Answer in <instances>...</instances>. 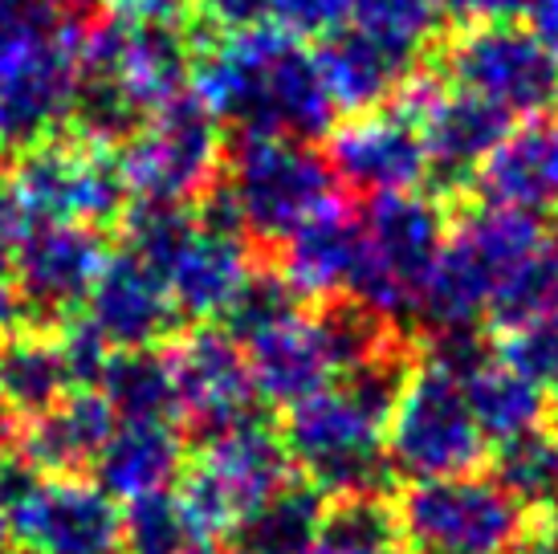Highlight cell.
Returning a JSON list of instances; mask_svg holds the SVG:
<instances>
[{"label":"cell","instance_id":"cell-1","mask_svg":"<svg viewBox=\"0 0 558 554\" xmlns=\"http://www.w3.org/2000/svg\"><path fill=\"white\" fill-rule=\"evenodd\" d=\"M412 359L416 354L400 339L339 375L335 384H326L323 392L286 408V453L326 502L391 493L396 469L388 461L384 432Z\"/></svg>","mask_w":558,"mask_h":554},{"label":"cell","instance_id":"cell-2","mask_svg":"<svg viewBox=\"0 0 558 554\" xmlns=\"http://www.w3.org/2000/svg\"><path fill=\"white\" fill-rule=\"evenodd\" d=\"M192 86L204 107L241 135L311 138L323 135L335 115L314 53L281 29L220 33L196 46Z\"/></svg>","mask_w":558,"mask_h":554},{"label":"cell","instance_id":"cell-3","mask_svg":"<svg viewBox=\"0 0 558 554\" xmlns=\"http://www.w3.org/2000/svg\"><path fill=\"white\" fill-rule=\"evenodd\" d=\"M196 62L187 21H143L110 13L102 25L82 33V86L74 123L82 138L102 147L123 143L135 127L184 94Z\"/></svg>","mask_w":558,"mask_h":554},{"label":"cell","instance_id":"cell-4","mask_svg":"<svg viewBox=\"0 0 558 554\" xmlns=\"http://www.w3.org/2000/svg\"><path fill=\"white\" fill-rule=\"evenodd\" d=\"M546 257L538 216L481 204L449 229L433 274L416 302V318L428 335L477 330L501 286Z\"/></svg>","mask_w":558,"mask_h":554},{"label":"cell","instance_id":"cell-5","mask_svg":"<svg viewBox=\"0 0 558 554\" xmlns=\"http://www.w3.org/2000/svg\"><path fill=\"white\" fill-rule=\"evenodd\" d=\"M335 201V176L306 138L241 135L233 155H225L204 213L236 229L241 237L274 241Z\"/></svg>","mask_w":558,"mask_h":554},{"label":"cell","instance_id":"cell-6","mask_svg":"<svg viewBox=\"0 0 558 554\" xmlns=\"http://www.w3.org/2000/svg\"><path fill=\"white\" fill-rule=\"evenodd\" d=\"M445 237H449L445 196L428 192L372 196L367 213L359 216V265L347 298L388 323L416 314L420 290L433 274Z\"/></svg>","mask_w":558,"mask_h":554},{"label":"cell","instance_id":"cell-7","mask_svg":"<svg viewBox=\"0 0 558 554\" xmlns=\"http://www.w3.org/2000/svg\"><path fill=\"white\" fill-rule=\"evenodd\" d=\"M82 29L74 13L0 33V147L25 152L74 123Z\"/></svg>","mask_w":558,"mask_h":554},{"label":"cell","instance_id":"cell-8","mask_svg":"<svg viewBox=\"0 0 558 554\" xmlns=\"http://www.w3.org/2000/svg\"><path fill=\"white\" fill-rule=\"evenodd\" d=\"M294 478L281 429L262 416H241L225 429L201 436L196 457L180 473V497L192 509L204 542L229 539L236 522L262 506L274 490Z\"/></svg>","mask_w":558,"mask_h":554},{"label":"cell","instance_id":"cell-9","mask_svg":"<svg viewBox=\"0 0 558 554\" xmlns=\"http://www.w3.org/2000/svg\"><path fill=\"white\" fill-rule=\"evenodd\" d=\"M408 554H530V518L494 478L412 481L396 502Z\"/></svg>","mask_w":558,"mask_h":554},{"label":"cell","instance_id":"cell-10","mask_svg":"<svg viewBox=\"0 0 558 554\" xmlns=\"http://www.w3.org/2000/svg\"><path fill=\"white\" fill-rule=\"evenodd\" d=\"M384 445L396 473L412 481H433L477 473L485 465L489 441L481 436L473 420L461 380L433 359L416 354L388 416Z\"/></svg>","mask_w":558,"mask_h":554},{"label":"cell","instance_id":"cell-11","mask_svg":"<svg viewBox=\"0 0 558 554\" xmlns=\"http://www.w3.org/2000/svg\"><path fill=\"white\" fill-rule=\"evenodd\" d=\"M114 159L131 201H204L225 168L220 119L192 91L175 94L119 143Z\"/></svg>","mask_w":558,"mask_h":554},{"label":"cell","instance_id":"cell-12","mask_svg":"<svg viewBox=\"0 0 558 554\" xmlns=\"http://www.w3.org/2000/svg\"><path fill=\"white\" fill-rule=\"evenodd\" d=\"M16 208L29 225H90L102 229L119 220L131 204L119 159L94 138H62L33 143L13 168Z\"/></svg>","mask_w":558,"mask_h":554},{"label":"cell","instance_id":"cell-13","mask_svg":"<svg viewBox=\"0 0 558 554\" xmlns=\"http://www.w3.org/2000/svg\"><path fill=\"white\" fill-rule=\"evenodd\" d=\"M445 70L506 115L530 119L558 103V49L518 21H465L445 41Z\"/></svg>","mask_w":558,"mask_h":554},{"label":"cell","instance_id":"cell-14","mask_svg":"<svg viewBox=\"0 0 558 554\" xmlns=\"http://www.w3.org/2000/svg\"><path fill=\"white\" fill-rule=\"evenodd\" d=\"M400 110L416 123L428 155V176H440L445 188H461L494 143L510 131V115L485 103L465 86H449L433 70H412L396 91Z\"/></svg>","mask_w":558,"mask_h":554},{"label":"cell","instance_id":"cell-15","mask_svg":"<svg viewBox=\"0 0 558 554\" xmlns=\"http://www.w3.org/2000/svg\"><path fill=\"white\" fill-rule=\"evenodd\" d=\"M102 229L90 225H29L13 253V286L25 314L41 326L74 318L90 293L98 269L107 265Z\"/></svg>","mask_w":558,"mask_h":554},{"label":"cell","instance_id":"cell-16","mask_svg":"<svg viewBox=\"0 0 558 554\" xmlns=\"http://www.w3.org/2000/svg\"><path fill=\"white\" fill-rule=\"evenodd\" d=\"M9 539L37 554H110L119 551V509L98 481L37 473L16 497Z\"/></svg>","mask_w":558,"mask_h":554},{"label":"cell","instance_id":"cell-17","mask_svg":"<svg viewBox=\"0 0 558 554\" xmlns=\"http://www.w3.org/2000/svg\"><path fill=\"white\" fill-rule=\"evenodd\" d=\"M326 168L335 184L359 196H391L416 192L428 180V155L416 123L400 107H375L351 115L326 138Z\"/></svg>","mask_w":558,"mask_h":554},{"label":"cell","instance_id":"cell-18","mask_svg":"<svg viewBox=\"0 0 558 554\" xmlns=\"http://www.w3.org/2000/svg\"><path fill=\"white\" fill-rule=\"evenodd\" d=\"M175 380V416L201 436L253 412V375L241 342L229 330L196 326L168 351Z\"/></svg>","mask_w":558,"mask_h":554},{"label":"cell","instance_id":"cell-19","mask_svg":"<svg viewBox=\"0 0 558 554\" xmlns=\"http://www.w3.org/2000/svg\"><path fill=\"white\" fill-rule=\"evenodd\" d=\"M74 318L90 326L110 351H135L168 339L180 323V310L171 302L163 277L131 249H119L107 253V265L98 269Z\"/></svg>","mask_w":558,"mask_h":554},{"label":"cell","instance_id":"cell-20","mask_svg":"<svg viewBox=\"0 0 558 554\" xmlns=\"http://www.w3.org/2000/svg\"><path fill=\"white\" fill-rule=\"evenodd\" d=\"M248 274H253V262H248L245 237L208 213L192 216L180 245L171 249V257L159 269L180 318H192L201 326L217 323L233 306Z\"/></svg>","mask_w":558,"mask_h":554},{"label":"cell","instance_id":"cell-21","mask_svg":"<svg viewBox=\"0 0 558 554\" xmlns=\"http://www.w3.org/2000/svg\"><path fill=\"white\" fill-rule=\"evenodd\" d=\"M473 192L489 208L558 216V115H530L510 127L473 171Z\"/></svg>","mask_w":558,"mask_h":554},{"label":"cell","instance_id":"cell-22","mask_svg":"<svg viewBox=\"0 0 558 554\" xmlns=\"http://www.w3.org/2000/svg\"><path fill=\"white\" fill-rule=\"evenodd\" d=\"M253 392L274 408H294L339 380V354L326 335L323 314H290L286 323L245 342Z\"/></svg>","mask_w":558,"mask_h":554},{"label":"cell","instance_id":"cell-23","mask_svg":"<svg viewBox=\"0 0 558 554\" xmlns=\"http://www.w3.org/2000/svg\"><path fill=\"white\" fill-rule=\"evenodd\" d=\"M119 416L98 387H74L16 432V457L41 478H86Z\"/></svg>","mask_w":558,"mask_h":554},{"label":"cell","instance_id":"cell-24","mask_svg":"<svg viewBox=\"0 0 558 554\" xmlns=\"http://www.w3.org/2000/svg\"><path fill=\"white\" fill-rule=\"evenodd\" d=\"M359 265V216L330 201L278 241V274L298 302H339L351 293Z\"/></svg>","mask_w":558,"mask_h":554},{"label":"cell","instance_id":"cell-25","mask_svg":"<svg viewBox=\"0 0 558 554\" xmlns=\"http://www.w3.org/2000/svg\"><path fill=\"white\" fill-rule=\"evenodd\" d=\"M184 465V432L175 420H119L90 473L110 497L135 502L171 490Z\"/></svg>","mask_w":558,"mask_h":554},{"label":"cell","instance_id":"cell-26","mask_svg":"<svg viewBox=\"0 0 558 554\" xmlns=\"http://www.w3.org/2000/svg\"><path fill=\"white\" fill-rule=\"evenodd\" d=\"M314 62H318V74H323L335 110H351V115L384 107L388 98H396L403 77L416 70V62L391 53L388 46L359 33L355 25L330 33L323 49L314 53Z\"/></svg>","mask_w":558,"mask_h":554},{"label":"cell","instance_id":"cell-27","mask_svg":"<svg viewBox=\"0 0 558 554\" xmlns=\"http://www.w3.org/2000/svg\"><path fill=\"white\" fill-rule=\"evenodd\" d=\"M74 368L58 326H16L0 335V400L16 416H37L74 392Z\"/></svg>","mask_w":558,"mask_h":554},{"label":"cell","instance_id":"cell-28","mask_svg":"<svg viewBox=\"0 0 558 554\" xmlns=\"http://www.w3.org/2000/svg\"><path fill=\"white\" fill-rule=\"evenodd\" d=\"M461 387H465V400L473 408L481 436L494 441V445H506V441L522 436V432L543 429L546 416H550V400H546L550 392L522 380L497 354H489L485 363L469 371Z\"/></svg>","mask_w":558,"mask_h":554},{"label":"cell","instance_id":"cell-29","mask_svg":"<svg viewBox=\"0 0 558 554\" xmlns=\"http://www.w3.org/2000/svg\"><path fill=\"white\" fill-rule=\"evenodd\" d=\"M323 493L306 478H290L281 490H274L262 506L245 514L229 534L233 554H302L314 542L318 526L326 518Z\"/></svg>","mask_w":558,"mask_h":554},{"label":"cell","instance_id":"cell-30","mask_svg":"<svg viewBox=\"0 0 558 554\" xmlns=\"http://www.w3.org/2000/svg\"><path fill=\"white\" fill-rule=\"evenodd\" d=\"M94 387L119 420H175V380L159 347L110 351Z\"/></svg>","mask_w":558,"mask_h":554},{"label":"cell","instance_id":"cell-31","mask_svg":"<svg viewBox=\"0 0 558 554\" xmlns=\"http://www.w3.org/2000/svg\"><path fill=\"white\" fill-rule=\"evenodd\" d=\"M400 522L391 493L339 497L326 506L314 542L302 554H400Z\"/></svg>","mask_w":558,"mask_h":554},{"label":"cell","instance_id":"cell-32","mask_svg":"<svg viewBox=\"0 0 558 554\" xmlns=\"http://www.w3.org/2000/svg\"><path fill=\"white\" fill-rule=\"evenodd\" d=\"M119 546L123 554H187L201 551L204 534L184 497L159 490L126 502V509L119 514Z\"/></svg>","mask_w":558,"mask_h":554},{"label":"cell","instance_id":"cell-33","mask_svg":"<svg viewBox=\"0 0 558 554\" xmlns=\"http://www.w3.org/2000/svg\"><path fill=\"white\" fill-rule=\"evenodd\" d=\"M494 481L518 506L543 509L558 497V429L543 424L497 445Z\"/></svg>","mask_w":558,"mask_h":554},{"label":"cell","instance_id":"cell-34","mask_svg":"<svg viewBox=\"0 0 558 554\" xmlns=\"http://www.w3.org/2000/svg\"><path fill=\"white\" fill-rule=\"evenodd\" d=\"M440 21L445 0H351V25L408 62L440 37Z\"/></svg>","mask_w":558,"mask_h":554},{"label":"cell","instance_id":"cell-35","mask_svg":"<svg viewBox=\"0 0 558 554\" xmlns=\"http://www.w3.org/2000/svg\"><path fill=\"white\" fill-rule=\"evenodd\" d=\"M290 314H298V298L281 281L278 269H253L248 281L241 286V293L233 298V306L220 314V323L236 342H248L257 339L262 330H269V326L286 323Z\"/></svg>","mask_w":558,"mask_h":554},{"label":"cell","instance_id":"cell-36","mask_svg":"<svg viewBox=\"0 0 558 554\" xmlns=\"http://www.w3.org/2000/svg\"><path fill=\"white\" fill-rule=\"evenodd\" d=\"M494 354L543 392H558V314H538L534 323L501 330Z\"/></svg>","mask_w":558,"mask_h":554},{"label":"cell","instance_id":"cell-37","mask_svg":"<svg viewBox=\"0 0 558 554\" xmlns=\"http://www.w3.org/2000/svg\"><path fill=\"white\" fill-rule=\"evenodd\" d=\"M21 232H25V216L16 208L13 192L0 188V335L25 326V318H29L25 306H21V293L13 286V253Z\"/></svg>","mask_w":558,"mask_h":554},{"label":"cell","instance_id":"cell-38","mask_svg":"<svg viewBox=\"0 0 558 554\" xmlns=\"http://www.w3.org/2000/svg\"><path fill=\"white\" fill-rule=\"evenodd\" d=\"M351 21V0H274V29L290 37H330Z\"/></svg>","mask_w":558,"mask_h":554},{"label":"cell","instance_id":"cell-39","mask_svg":"<svg viewBox=\"0 0 558 554\" xmlns=\"http://www.w3.org/2000/svg\"><path fill=\"white\" fill-rule=\"evenodd\" d=\"M192 4L220 33L274 29V0H192Z\"/></svg>","mask_w":558,"mask_h":554},{"label":"cell","instance_id":"cell-40","mask_svg":"<svg viewBox=\"0 0 558 554\" xmlns=\"http://www.w3.org/2000/svg\"><path fill=\"white\" fill-rule=\"evenodd\" d=\"M62 13H70V0H0V33L41 25Z\"/></svg>","mask_w":558,"mask_h":554},{"label":"cell","instance_id":"cell-41","mask_svg":"<svg viewBox=\"0 0 558 554\" xmlns=\"http://www.w3.org/2000/svg\"><path fill=\"white\" fill-rule=\"evenodd\" d=\"M530 0H445V9H452L465 21H513L518 13H526Z\"/></svg>","mask_w":558,"mask_h":554},{"label":"cell","instance_id":"cell-42","mask_svg":"<svg viewBox=\"0 0 558 554\" xmlns=\"http://www.w3.org/2000/svg\"><path fill=\"white\" fill-rule=\"evenodd\" d=\"M530 554H558V497L550 506L534 509L530 526Z\"/></svg>","mask_w":558,"mask_h":554},{"label":"cell","instance_id":"cell-43","mask_svg":"<svg viewBox=\"0 0 558 554\" xmlns=\"http://www.w3.org/2000/svg\"><path fill=\"white\" fill-rule=\"evenodd\" d=\"M526 21H530V29L538 33L546 46L558 49V0H530Z\"/></svg>","mask_w":558,"mask_h":554},{"label":"cell","instance_id":"cell-44","mask_svg":"<svg viewBox=\"0 0 558 554\" xmlns=\"http://www.w3.org/2000/svg\"><path fill=\"white\" fill-rule=\"evenodd\" d=\"M16 432H21V424H16V412L9 408V404L0 400V465L13 457L16 448Z\"/></svg>","mask_w":558,"mask_h":554},{"label":"cell","instance_id":"cell-45","mask_svg":"<svg viewBox=\"0 0 558 554\" xmlns=\"http://www.w3.org/2000/svg\"><path fill=\"white\" fill-rule=\"evenodd\" d=\"M546 286H550V314H558V241L546 245Z\"/></svg>","mask_w":558,"mask_h":554},{"label":"cell","instance_id":"cell-46","mask_svg":"<svg viewBox=\"0 0 558 554\" xmlns=\"http://www.w3.org/2000/svg\"><path fill=\"white\" fill-rule=\"evenodd\" d=\"M0 554H37V551H29V546H21V542H16V546H9V551H0Z\"/></svg>","mask_w":558,"mask_h":554},{"label":"cell","instance_id":"cell-47","mask_svg":"<svg viewBox=\"0 0 558 554\" xmlns=\"http://www.w3.org/2000/svg\"><path fill=\"white\" fill-rule=\"evenodd\" d=\"M74 4H94V9H98V4H107L110 9V4H119V0H74Z\"/></svg>","mask_w":558,"mask_h":554},{"label":"cell","instance_id":"cell-48","mask_svg":"<svg viewBox=\"0 0 558 554\" xmlns=\"http://www.w3.org/2000/svg\"><path fill=\"white\" fill-rule=\"evenodd\" d=\"M555 429H558V408H555Z\"/></svg>","mask_w":558,"mask_h":554}]
</instances>
